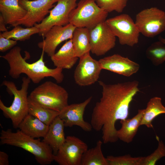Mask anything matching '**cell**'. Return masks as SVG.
<instances>
[{"label": "cell", "mask_w": 165, "mask_h": 165, "mask_svg": "<svg viewBox=\"0 0 165 165\" xmlns=\"http://www.w3.org/2000/svg\"><path fill=\"white\" fill-rule=\"evenodd\" d=\"M98 83L102 88V96L93 109L90 123L95 131L101 130L104 143H114L118 139L116 123L128 118L130 103L140 91L139 82L111 84L99 81Z\"/></svg>", "instance_id": "6da1fadb"}, {"label": "cell", "mask_w": 165, "mask_h": 165, "mask_svg": "<svg viewBox=\"0 0 165 165\" xmlns=\"http://www.w3.org/2000/svg\"><path fill=\"white\" fill-rule=\"evenodd\" d=\"M21 50L20 47L16 46L5 55L0 56L8 64L9 74L12 78L17 79L21 74H24L35 84H38L44 78L48 77L53 78L57 83L62 82L64 79L63 69L48 67L44 61L43 50H42L38 60L34 62L29 63L26 61V53L23 58L21 53Z\"/></svg>", "instance_id": "7a4b0ae2"}, {"label": "cell", "mask_w": 165, "mask_h": 165, "mask_svg": "<svg viewBox=\"0 0 165 165\" xmlns=\"http://www.w3.org/2000/svg\"><path fill=\"white\" fill-rule=\"evenodd\" d=\"M0 143L19 147L33 154L37 162L41 165L50 164L54 161V154L50 146L40 139H35L23 133L20 130L13 132L11 129L2 130Z\"/></svg>", "instance_id": "3957f363"}, {"label": "cell", "mask_w": 165, "mask_h": 165, "mask_svg": "<svg viewBox=\"0 0 165 165\" xmlns=\"http://www.w3.org/2000/svg\"><path fill=\"white\" fill-rule=\"evenodd\" d=\"M28 77H23L21 88L18 90L15 83L3 80L2 85L6 87L7 91L14 98L11 105L6 106L0 99V109L6 118L10 119L13 127L16 129L25 117L28 114V90L31 82Z\"/></svg>", "instance_id": "277c9868"}, {"label": "cell", "mask_w": 165, "mask_h": 165, "mask_svg": "<svg viewBox=\"0 0 165 165\" xmlns=\"http://www.w3.org/2000/svg\"><path fill=\"white\" fill-rule=\"evenodd\" d=\"M28 97L40 105L59 112L68 105L67 91L50 81L44 82L35 88Z\"/></svg>", "instance_id": "5b68a950"}, {"label": "cell", "mask_w": 165, "mask_h": 165, "mask_svg": "<svg viewBox=\"0 0 165 165\" xmlns=\"http://www.w3.org/2000/svg\"><path fill=\"white\" fill-rule=\"evenodd\" d=\"M108 13L100 8L95 0H80L71 12L69 23L76 27H94L107 19Z\"/></svg>", "instance_id": "8992f818"}, {"label": "cell", "mask_w": 165, "mask_h": 165, "mask_svg": "<svg viewBox=\"0 0 165 165\" xmlns=\"http://www.w3.org/2000/svg\"><path fill=\"white\" fill-rule=\"evenodd\" d=\"M105 21L121 45L133 47L138 42L140 32L128 14H121Z\"/></svg>", "instance_id": "52a82bcc"}, {"label": "cell", "mask_w": 165, "mask_h": 165, "mask_svg": "<svg viewBox=\"0 0 165 165\" xmlns=\"http://www.w3.org/2000/svg\"><path fill=\"white\" fill-rule=\"evenodd\" d=\"M135 22L140 33L153 38L165 30V12L156 7L145 9L136 14Z\"/></svg>", "instance_id": "ba28073f"}, {"label": "cell", "mask_w": 165, "mask_h": 165, "mask_svg": "<svg viewBox=\"0 0 165 165\" xmlns=\"http://www.w3.org/2000/svg\"><path fill=\"white\" fill-rule=\"evenodd\" d=\"M77 0H58L57 4L50 11L49 15L40 23L34 26L39 29V36L44 37L46 32L55 25L64 26L69 23L71 11L77 6Z\"/></svg>", "instance_id": "9c48e42d"}, {"label": "cell", "mask_w": 165, "mask_h": 165, "mask_svg": "<svg viewBox=\"0 0 165 165\" xmlns=\"http://www.w3.org/2000/svg\"><path fill=\"white\" fill-rule=\"evenodd\" d=\"M88 149L87 145L80 139L68 136L54 154V161L60 165H81L82 155Z\"/></svg>", "instance_id": "30bf717a"}, {"label": "cell", "mask_w": 165, "mask_h": 165, "mask_svg": "<svg viewBox=\"0 0 165 165\" xmlns=\"http://www.w3.org/2000/svg\"><path fill=\"white\" fill-rule=\"evenodd\" d=\"M58 0H20L21 5L27 10L25 16L13 27L22 25L27 27H33L40 23L54 7Z\"/></svg>", "instance_id": "8fae6325"}, {"label": "cell", "mask_w": 165, "mask_h": 165, "mask_svg": "<svg viewBox=\"0 0 165 165\" xmlns=\"http://www.w3.org/2000/svg\"><path fill=\"white\" fill-rule=\"evenodd\" d=\"M90 52L97 56L105 54L115 46L116 37L105 22L89 29Z\"/></svg>", "instance_id": "7c38bea8"}, {"label": "cell", "mask_w": 165, "mask_h": 165, "mask_svg": "<svg viewBox=\"0 0 165 165\" xmlns=\"http://www.w3.org/2000/svg\"><path fill=\"white\" fill-rule=\"evenodd\" d=\"M74 71L75 83L80 86L90 85L97 82L102 70L99 61L93 59L88 52L80 58Z\"/></svg>", "instance_id": "4fadbf2b"}, {"label": "cell", "mask_w": 165, "mask_h": 165, "mask_svg": "<svg viewBox=\"0 0 165 165\" xmlns=\"http://www.w3.org/2000/svg\"><path fill=\"white\" fill-rule=\"evenodd\" d=\"M76 28L70 23L64 26H53L46 32L45 39L38 43V46L50 57L55 53L57 47L60 43L72 39Z\"/></svg>", "instance_id": "5bb4252c"}, {"label": "cell", "mask_w": 165, "mask_h": 165, "mask_svg": "<svg viewBox=\"0 0 165 165\" xmlns=\"http://www.w3.org/2000/svg\"><path fill=\"white\" fill-rule=\"evenodd\" d=\"M92 98L91 96L82 102L68 105L60 112L58 116L63 122L65 127L77 126L85 131H91L92 125L84 120L83 115L86 107Z\"/></svg>", "instance_id": "9a60e30c"}, {"label": "cell", "mask_w": 165, "mask_h": 165, "mask_svg": "<svg viewBox=\"0 0 165 165\" xmlns=\"http://www.w3.org/2000/svg\"><path fill=\"white\" fill-rule=\"evenodd\" d=\"M98 61L102 69L126 77L136 73L140 67L138 63L118 54L104 57Z\"/></svg>", "instance_id": "2e32d148"}, {"label": "cell", "mask_w": 165, "mask_h": 165, "mask_svg": "<svg viewBox=\"0 0 165 165\" xmlns=\"http://www.w3.org/2000/svg\"><path fill=\"white\" fill-rule=\"evenodd\" d=\"M20 0H0V14L6 24L13 26L26 15L27 11L20 4Z\"/></svg>", "instance_id": "e0dca14e"}, {"label": "cell", "mask_w": 165, "mask_h": 165, "mask_svg": "<svg viewBox=\"0 0 165 165\" xmlns=\"http://www.w3.org/2000/svg\"><path fill=\"white\" fill-rule=\"evenodd\" d=\"M63 121L58 116L50 125L48 131L42 141L49 145L56 154L64 142L66 137Z\"/></svg>", "instance_id": "ac0fdd59"}, {"label": "cell", "mask_w": 165, "mask_h": 165, "mask_svg": "<svg viewBox=\"0 0 165 165\" xmlns=\"http://www.w3.org/2000/svg\"><path fill=\"white\" fill-rule=\"evenodd\" d=\"M78 58L75 55L72 39L66 42L57 53L50 57L54 66L62 69L71 68Z\"/></svg>", "instance_id": "d6986e66"}, {"label": "cell", "mask_w": 165, "mask_h": 165, "mask_svg": "<svg viewBox=\"0 0 165 165\" xmlns=\"http://www.w3.org/2000/svg\"><path fill=\"white\" fill-rule=\"evenodd\" d=\"M144 111L145 109H139L137 114L132 118L120 120L121 127L117 131L118 139L128 143L132 141L141 126Z\"/></svg>", "instance_id": "ffe728a7"}, {"label": "cell", "mask_w": 165, "mask_h": 165, "mask_svg": "<svg viewBox=\"0 0 165 165\" xmlns=\"http://www.w3.org/2000/svg\"><path fill=\"white\" fill-rule=\"evenodd\" d=\"M49 127V126L28 114L20 123L18 128L25 134L35 138H43L46 134Z\"/></svg>", "instance_id": "44dd1931"}, {"label": "cell", "mask_w": 165, "mask_h": 165, "mask_svg": "<svg viewBox=\"0 0 165 165\" xmlns=\"http://www.w3.org/2000/svg\"><path fill=\"white\" fill-rule=\"evenodd\" d=\"M75 55L80 58L90 51L89 29L82 27H76L72 38Z\"/></svg>", "instance_id": "7402d4cb"}, {"label": "cell", "mask_w": 165, "mask_h": 165, "mask_svg": "<svg viewBox=\"0 0 165 165\" xmlns=\"http://www.w3.org/2000/svg\"><path fill=\"white\" fill-rule=\"evenodd\" d=\"M165 113V107L163 105L161 99L158 97L151 98L147 103L140 123L148 128H153L152 121L157 116Z\"/></svg>", "instance_id": "603a6c76"}, {"label": "cell", "mask_w": 165, "mask_h": 165, "mask_svg": "<svg viewBox=\"0 0 165 165\" xmlns=\"http://www.w3.org/2000/svg\"><path fill=\"white\" fill-rule=\"evenodd\" d=\"M28 107L29 114L38 118L48 126H50L60 112L40 105L28 97Z\"/></svg>", "instance_id": "cb8c5ba5"}, {"label": "cell", "mask_w": 165, "mask_h": 165, "mask_svg": "<svg viewBox=\"0 0 165 165\" xmlns=\"http://www.w3.org/2000/svg\"><path fill=\"white\" fill-rule=\"evenodd\" d=\"M103 142L99 140L94 148L87 149L83 154L81 165H108L106 158L103 154Z\"/></svg>", "instance_id": "d4e9b609"}, {"label": "cell", "mask_w": 165, "mask_h": 165, "mask_svg": "<svg viewBox=\"0 0 165 165\" xmlns=\"http://www.w3.org/2000/svg\"><path fill=\"white\" fill-rule=\"evenodd\" d=\"M14 27L12 30L1 33L2 35L7 38L17 41H24L29 39L32 35L38 34L39 32L38 29L35 26L25 28L20 25Z\"/></svg>", "instance_id": "484cf974"}, {"label": "cell", "mask_w": 165, "mask_h": 165, "mask_svg": "<svg viewBox=\"0 0 165 165\" xmlns=\"http://www.w3.org/2000/svg\"><path fill=\"white\" fill-rule=\"evenodd\" d=\"M165 45L159 40L152 43L146 50V56L154 65H159L165 61Z\"/></svg>", "instance_id": "4316f807"}, {"label": "cell", "mask_w": 165, "mask_h": 165, "mask_svg": "<svg viewBox=\"0 0 165 165\" xmlns=\"http://www.w3.org/2000/svg\"><path fill=\"white\" fill-rule=\"evenodd\" d=\"M97 5L108 13L115 11L123 12L126 6L128 0H95Z\"/></svg>", "instance_id": "83f0119b"}, {"label": "cell", "mask_w": 165, "mask_h": 165, "mask_svg": "<svg viewBox=\"0 0 165 165\" xmlns=\"http://www.w3.org/2000/svg\"><path fill=\"white\" fill-rule=\"evenodd\" d=\"M142 157H133L129 154L107 156L108 165H140Z\"/></svg>", "instance_id": "f1b7e54d"}, {"label": "cell", "mask_w": 165, "mask_h": 165, "mask_svg": "<svg viewBox=\"0 0 165 165\" xmlns=\"http://www.w3.org/2000/svg\"><path fill=\"white\" fill-rule=\"evenodd\" d=\"M156 138L159 142L158 148L150 155L142 157L140 165H155L159 160L165 156V145L158 137Z\"/></svg>", "instance_id": "f546056e"}, {"label": "cell", "mask_w": 165, "mask_h": 165, "mask_svg": "<svg viewBox=\"0 0 165 165\" xmlns=\"http://www.w3.org/2000/svg\"><path fill=\"white\" fill-rule=\"evenodd\" d=\"M17 41L11 39H8L4 37L0 34V51L4 52L12 49L16 45Z\"/></svg>", "instance_id": "4dcf8cb0"}, {"label": "cell", "mask_w": 165, "mask_h": 165, "mask_svg": "<svg viewBox=\"0 0 165 165\" xmlns=\"http://www.w3.org/2000/svg\"><path fill=\"white\" fill-rule=\"evenodd\" d=\"M9 164V156L5 152L0 151V165H8Z\"/></svg>", "instance_id": "1f68e13d"}, {"label": "cell", "mask_w": 165, "mask_h": 165, "mask_svg": "<svg viewBox=\"0 0 165 165\" xmlns=\"http://www.w3.org/2000/svg\"><path fill=\"white\" fill-rule=\"evenodd\" d=\"M6 24L2 16L0 15V31L3 32L8 31L6 27Z\"/></svg>", "instance_id": "d6a6232c"}, {"label": "cell", "mask_w": 165, "mask_h": 165, "mask_svg": "<svg viewBox=\"0 0 165 165\" xmlns=\"http://www.w3.org/2000/svg\"><path fill=\"white\" fill-rule=\"evenodd\" d=\"M158 39L159 41L165 44V38H162L161 36H160L158 38Z\"/></svg>", "instance_id": "836d02e7"}, {"label": "cell", "mask_w": 165, "mask_h": 165, "mask_svg": "<svg viewBox=\"0 0 165 165\" xmlns=\"http://www.w3.org/2000/svg\"></svg>", "instance_id": "e575fe53"}, {"label": "cell", "mask_w": 165, "mask_h": 165, "mask_svg": "<svg viewBox=\"0 0 165 165\" xmlns=\"http://www.w3.org/2000/svg\"></svg>", "instance_id": "d590c367"}]
</instances>
